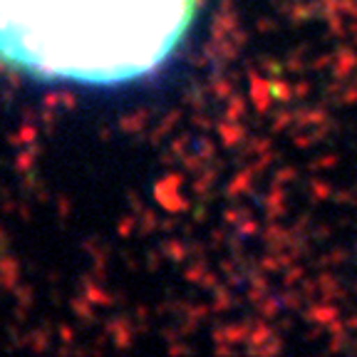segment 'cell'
Instances as JSON below:
<instances>
[{"mask_svg":"<svg viewBox=\"0 0 357 357\" xmlns=\"http://www.w3.org/2000/svg\"><path fill=\"white\" fill-rule=\"evenodd\" d=\"M196 0H0V65L45 82L119 87L184 43Z\"/></svg>","mask_w":357,"mask_h":357,"instance_id":"cell-1","label":"cell"}]
</instances>
